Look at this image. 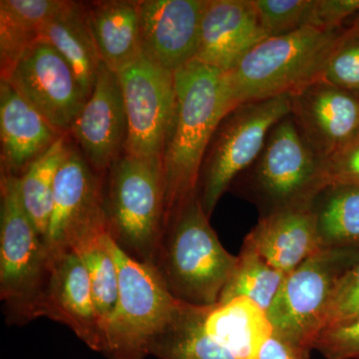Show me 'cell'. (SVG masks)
Wrapping results in <instances>:
<instances>
[{
    "instance_id": "6da1fadb",
    "label": "cell",
    "mask_w": 359,
    "mask_h": 359,
    "mask_svg": "<svg viewBox=\"0 0 359 359\" xmlns=\"http://www.w3.org/2000/svg\"><path fill=\"white\" fill-rule=\"evenodd\" d=\"M174 75L176 103L162 154L166 226L175 212L197 195L212 137L233 110L221 70L194 61Z\"/></svg>"
},
{
    "instance_id": "7a4b0ae2",
    "label": "cell",
    "mask_w": 359,
    "mask_h": 359,
    "mask_svg": "<svg viewBox=\"0 0 359 359\" xmlns=\"http://www.w3.org/2000/svg\"><path fill=\"white\" fill-rule=\"evenodd\" d=\"M195 195L168 222L151 266L175 299L195 306L218 304L237 257L219 242Z\"/></svg>"
},
{
    "instance_id": "3957f363",
    "label": "cell",
    "mask_w": 359,
    "mask_h": 359,
    "mask_svg": "<svg viewBox=\"0 0 359 359\" xmlns=\"http://www.w3.org/2000/svg\"><path fill=\"white\" fill-rule=\"evenodd\" d=\"M346 33V25L335 29L306 26L257 44L224 73L233 109L245 103L290 96L320 80Z\"/></svg>"
},
{
    "instance_id": "277c9868",
    "label": "cell",
    "mask_w": 359,
    "mask_h": 359,
    "mask_svg": "<svg viewBox=\"0 0 359 359\" xmlns=\"http://www.w3.org/2000/svg\"><path fill=\"white\" fill-rule=\"evenodd\" d=\"M328 185L325 161L311 150L290 114L271 129L256 162L231 188L266 217L309 209Z\"/></svg>"
},
{
    "instance_id": "5b68a950",
    "label": "cell",
    "mask_w": 359,
    "mask_h": 359,
    "mask_svg": "<svg viewBox=\"0 0 359 359\" xmlns=\"http://www.w3.org/2000/svg\"><path fill=\"white\" fill-rule=\"evenodd\" d=\"M108 233L129 257L152 264L166 226L162 158L123 154L104 177Z\"/></svg>"
},
{
    "instance_id": "8992f818",
    "label": "cell",
    "mask_w": 359,
    "mask_h": 359,
    "mask_svg": "<svg viewBox=\"0 0 359 359\" xmlns=\"http://www.w3.org/2000/svg\"><path fill=\"white\" fill-rule=\"evenodd\" d=\"M52 256L21 202L18 177L0 179V299L9 325L39 318Z\"/></svg>"
},
{
    "instance_id": "52a82bcc",
    "label": "cell",
    "mask_w": 359,
    "mask_h": 359,
    "mask_svg": "<svg viewBox=\"0 0 359 359\" xmlns=\"http://www.w3.org/2000/svg\"><path fill=\"white\" fill-rule=\"evenodd\" d=\"M108 245L119 271V297L106 330L103 355L106 359H145L180 302L151 264L132 259L110 236Z\"/></svg>"
},
{
    "instance_id": "ba28073f",
    "label": "cell",
    "mask_w": 359,
    "mask_h": 359,
    "mask_svg": "<svg viewBox=\"0 0 359 359\" xmlns=\"http://www.w3.org/2000/svg\"><path fill=\"white\" fill-rule=\"evenodd\" d=\"M290 114V96L243 104L231 111L217 129L203 162L198 196L211 218L235 180L261 154L269 132Z\"/></svg>"
},
{
    "instance_id": "9c48e42d",
    "label": "cell",
    "mask_w": 359,
    "mask_h": 359,
    "mask_svg": "<svg viewBox=\"0 0 359 359\" xmlns=\"http://www.w3.org/2000/svg\"><path fill=\"white\" fill-rule=\"evenodd\" d=\"M358 257L359 250H320L287 273L268 311L273 334L313 349L337 283Z\"/></svg>"
},
{
    "instance_id": "30bf717a",
    "label": "cell",
    "mask_w": 359,
    "mask_h": 359,
    "mask_svg": "<svg viewBox=\"0 0 359 359\" xmlns=\"http://www.w3.org/2000/svg\"><path fill=\"white\" fill-rule=\"evenodd\" d=\"M104 177L73 147L54 184L52 211L45 244L51 256L74 250L107 231L104 212Z\"/></svg>"
},
{
    "instance_id": "8fae6325",
    "label": "cell",
    "mask_w": 359,
    "mask_h": 359,
    "mask_svg": "<svg viewBox=\"0 0 359 359\" xmlns=\"http://www.w3.org/2000/svg\"><path fill=\"white\" fill-rule=\"evenodd\" d=\"M117 74L127 118L124 154L162 158L176 103L174 73L143 53Z\"/></svg>"
},
{
    "instance_id": "7c38bea8",
    "label": "cell",
    "mask_w": 359,
    "mask_h": 359,
    "mask_svg": "<svg viewBox=\"0 0 359 359\" xmlns=\"http://www.w3.org/2000/svg\"><path fill=\"white\" fill-rule=\"evenodd\" d=\"M4 81L62 134L69 133L87 101L70 65L41 39L26 49Z\"/></svg>"
},
{
    "instance_id": "4fadbf2b",
    "label": "cell",
    "mask_w": 359,
    "mask_h": 359,
    "mask_svg": "<svg viewBox=\"0 0 359 359\" xmlns=\"http://www.w3.org/2000/svg\"><path fill=\"white\" fill-rule=\"evenodd\" d=\"M69 133L85 160L102 176L124 154L127 118L119 76L104 63L93 91L77 116Z\"/></svg>"
},
{
    "instance_id": "5bb4252c",
    "label": "cell",
    "mask_w": 359,
    "mask_h": 359,
    "mask_svg": "<svg viewBox=\"0 0 359 359\" xmlns=\"http://www.w3.org/2000/svg\"><path fill=\"white\" fill-rule=\"evenodd\" d=\"M290 115L325 161L359 134V96L320 79L290 95Z\"/></svg>"
},
{
    "instance_id": "9a60e30c",
    "label": "cell",
    "mask_w": 359,
    "mask_h": 359,
    "mask_svg": "<svg viewBox=\"0 0 359 359\" xmlns=\"http://www.w3.org/2000/svg\"><path fill=\"white\" fill-rule=\"evenodd\" d=\"M207 0H140L143 53L172 71L194 62Z\"/></svg>"
},
{
    "instance_id": "2e32d148",
    "label": "cell",
    "mask_w": 359,
    "mask_h": 359,
    "mask_svg": "<svg viewBox=\"0 0 359 359\" xmlns=\"http://www.w3.org/2000/svg\"><path fill=\"white\" fill-rule=\"evenodd\" d=\"M39 318L63 323L90 349L103 353L105 339L94 306L88 273L73 250L52 256Z\"/></svg>"
},
{
    "instance_id": "e0dca14e",
    "label": "cell",
    "mask_w": 359,
    "mask_h": 359,
    "mask_svg": "<svg viewBox=\"0 0 359 359\" xmlns=\"http://www.w3.org/2000/svg\"><path fill=\"white\" fill-rule=\"evenodd\" d=\"M266 39L254 0H207L195 61L228 73Z\"/></svg>"
},
{
    "instance_id": "ac0fdd59",
    "label": "cell",
    "mask_w": 359,
    "mask_h": 359,
    "mask_svg": "<svg viewBox=\"0 0 359 359\" xmlns=\"http://www.w3.org/2000/svg\"><path fill=\"white\" fill-rule=\"evenodd\" d=\"M62 135L9 82L0 81L1 173L20 177Z\"/></svg>"
},
{
    "instance_id": "d6986e66",
    "label": "cell",
    "mask_w": 359,
    "mask_h": 359,
    "mask_svg": "<svg viewBox=\"0 0 359 359\" xmlns=\"http://www.w3.org/2000/svg\"><path fill=\"white\" fill-rule=\"evenodd\" d=\"M243 248L278 271L290 273L320 250L311 208L259 217Z\"/></svg>"
},
{
    "instance_id": "ffe728a7",
    "label": "cell",
    "mask_w": 359,
    "mask_h": 359,
    "mask_svg": "<svg viewBox=\"0 0 359 359\" xmlns=\"http://www.w3.org/2000/svg\"><path fill=\"white\" fill-rule=\"evenodd\" d=\"M87 22L102 63L121 72L142 54L139 1L106 0L85 4Z\"/></svg>"
},
{
    "instance_id": "44dd1931",
    "label": "cell",
    "mask_w": 359,
    "mask_h": 359,
    "mask_svg": "<svg viewBox=\"0 0 359 359\" xmlns=\"http://www.w3.org/2000/svg\"><path fill=\"white\" fill-rule=\"evenodd\" d=\"M205 330L235 359H257L273 334L266 311L247 297L211 306Z\"/></svg>"
},
{
    "instance_id": "7402d4cb",
    "label": "cell",
    "mask_w": 359,
    "mask_h": 359,
    "mask_svg": "<svg viewBox=\"0 0 359 359\" xmlns=\"http://www.w3.org/2000/svg\"><path fill=\"white\" fill-rule=\"evenodd\" d=\"M39 39L53 46L65 59L88 99L102 61L90 32L84 4L70 1L47 21Z\"/></svg>"
},
{
    "instance_id": "603a6c76",
    "label": "cell",
    "mask_w": 359,
    "mask_h": 359,
    "mask_svg": "<svg viewBox=\"0 0 359 359\" xmlns=\"http://www.w3.org/2000/svg\"><path fill=\"white\" fill-rule=\"evenodd\" d=\"M67 0H0V79L6 80L42 28L69 4Z\"/></svg>"
},
{
    "instance_id": "cb8c5ba5",
    "label": "cell",
    "mask_w": 359,
    "mask_h": 359,
    "mask_svg": "<svg viewBox=\"0 0 359 359\" xmlns=\"http://www.w3.org/2000/svg\"><path fill=\"white\" fill-rule=\"evenodd\" d=\"M210 308L180 302L173 318L153 341L150 355L159 359H235L205 330Z\"/></svg>"
},
{
    "instance_id": "d4e9b609",
    "label": "cell",
    "mask_w": 359,
    "mask_h": 359,
    "mask_svg": "<svg viewBox=\"0 0 359 359\" xmlns=\"http://www.w3.org/2000/svg\"><path fill=\"white\" fill-rule=\"evenodd\" d=\"M320 250H359V188L328 185L311 205Z\"/></svg>"
},
{
    "instance_id": "484cf974",
    "label": "cell",
    "mask_w": 359,
    "mask_h": 359,
    "mask_svg": "<svg viewBox=\"0 0 359 359\" xmlns=\"http://www.w3.org/2000/svg\"><path fill=\"white\" fill-rule=\"evenodd\" d=\"M71 149L68 134L62 135L18 177L21 202L43 238L50 219L56 176Z\"/></svg>"
},
{
    "instance_id": "4316f807",
    "label": "cell",
    "mask_w": 359,
    "mask_h": 359,
    "mask_svg": "<svg viewBox=\"0 0 359 359\" xmlns=\"http://www.w3.org/2000/svg\"><path fill=\"white\" fill-rule=\"evenodd\" d=\"M108 237L109 233L106 231L73 250L80 257L88 273L92 297L104 339L119 297V271L111 254Z\"/></svg>"
},
{
    "instance_id": "83f0119b",
    "label": "cell",
    "mask_w": 359,
    "mask_h": 359,
    "mask_svg": "<svg viewBox=\"0 0 359 359\" xmlns=\"http://www.w3.org/2000/svg\"><path fill=\"white\" fill-rule=\"evenodd\" d=\"M287 275L269 266L256 252L242 247L218 304L247 297L268 313Z\"/></svg>"
},
{
    "instance_id": "f1b7e54d",
    "label": "cell",
    "mask_w": 359,
    "mask_h": 359,
    "mask_svg": "<svg viewBox=\"0 0 359 359\" xmlns=\"http://www.w3.org/2000/svg\"><path fill=\"white\" fill-rule=\"evenodd\" d=\"M259 22L268 39L304 27L311 0H254Z\"/></svg>"
},
{
    "instance_id": "f546056e",
    "label": "cell",
    "mask_w": 359,
    "mask_h": 359,
    "mask_svg": "<svg viewBox=\"0 0 359 359\" xmlns=\"http://www.w3.org/2000/svg\"><path fill=\"white\" fill-rule=\"evenodd\" d=\"M320 80L359 96V34L346 33L328 60Z\"/></svg>"
},
{
    "instance_id": "4dcf8cb0",
    "label": "cell",
    "mask_w": 359,
    "mask_h": 359,
    "mask_svg": "<svg viewBox=\"0 0 359 359\" xmlns=\"http://www.w3.org/2000/svg\"><path fill=\"white\" fill-rule=\"evenodd\" d=\"M313 349L327 359H359V318L323 328Z\"/></svg>"
},
{
    "instance_id": "1f68e13d",
    "label": "cell",
    "mask_w": 359,
    "mask_h": 359,
    "mask_svg": "<svg viewBox=\"0 0 359 359\" xmlns=\"http://www.w3.org/2000/svg\"><path fill=\"white\" fill-rule=\"evenodd\" d=\"M359 318V257L337 283L323 328Z\"/></svg>"
},
{
    "instance_id": "d6a6232c",
    "label": "cell",
    "mask_w": 359,
    "mask_h": 359,
    "mask_svg": "<svg viewBox=\"0 0 359 359\" xmlns=\"http://www.w3.org/2000/svg\"><path fill=\"white\" fill-rule=\"evenodd\" d=\"M359 13V0H311L304 27L335 29Z\"/></svg>"
},
{
    "instance_id": "836d02e7",
    "label": "cell",
    "mask_w": 359,
    "mask_h": 359,
    "mask_svg": "<svg viewBox=\"0 0 359 359\" xmlns=\"http://www.w3.org/2000/svg\"><path fill=\"white\" fill-rule=\"evenodd\" d=\"M330 185L359 188V134L325 160Z\"/></svg>"
},
{
    "instance_id": "e575fe53",
    "label": "cell",
    "mask_w": 359,
    "mask_h": 359,
    "mask_svg": "<svg viewBox=\"0 0 359 359\" xmlns=\"http://www.w3.org/2000/svg\"><path fill=\"white\" fill-rule=\"evenodd\" d=\"M311 351L308 346L292 344L273 334L264 344L257 359H311Z\"/></svg>"
},
{
    "instance_id": "d590c367",
    "label": "cell",
    "mask_w": 359,
    "mask_h": 359,
    "mask_svg": "<svg viewBox=\"0 0 359 359\" xmlns=\"http://www.w3.org/2000/svg\"><path fill=\"white\" fill-rule=\"evenodd\" d=\"M346 26L349 32L358 33L359 34V13L354 15L351 20L346 23Z\"/></svg>"
}]
</instances>
